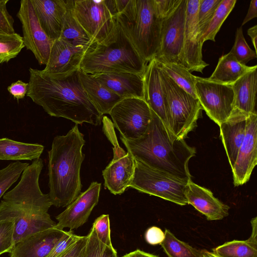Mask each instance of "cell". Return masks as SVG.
<instances>
[{
	"label": "cell",
	"instance_id": "1",
	"mask_svg": "<svg viewBox=\"0 0 257 257\" xmlns=\"http://www.w3.org/2000/svg\"><path fill=\"white\" fill-rule=\"evenodd\" d=\"M79 70L54 75L30 68L27 95L50 116L63 117L77 124L100 125L103 115L89 100Z\"/></svg>",
	"mask_w": 257,
	"mask_h": 257
},
{
	"label": "cell",
	"instance_id": "2",
	"mask_svg": "<svg viewBox=\"0 0 257 257\" xmlns=\"http://www.w3.org/2000/svg\"><path fill=\"white\" fill-rule=\"evenodd\" d=\"M43 162L33 161L23 172L18 184L3 195L0 202V221L14 223V242L48 228L56 223L48 213L52 205L48 194H44L39 186V177Z\"/></svg>",
	"mask_w": 257,
	"mask_h": 257
},
{
	"label": "cell",
	"instance_id": "3",
	"mask_svg": "<svg viewBox=\"0 0 257 257\" xmlns=\"http://www.w3.org/2000/svg\"><path fill=\"white\" fill-rule=\"evenodd\" d=\"M120 138L134 159L181 180L191 181L188 163L195 156V148L176 137L153 111L144 136L134 140Z\"/></svg>",
	"mask_w": 257,
	"mask_h": 257
},
{
	"label": "cell",
	"instance_id": "4",
	"mask_svg": "<svg viewBox=\"0 0 257 257\" xmlns=\"http://www.w3.org/2000/svg\"><path fill=\"white\" fill-rule=\"evenodd\" d=\"M84 135L75 124L66 135L56 136L48 152V196L52 205L65 207L80 194V169L85 158Z\"/></svg>",
	"mask_w": 257,
	"mask_h": 257
},
{
	"label": "cell",
	"instance_id": "5",
	"mask_svg": "<svg viewBox=\"0 0 257 257\" xmlns=\"http://www.w3.org/2000/svg\"><path fill=\"white\" fill-rule=\"evenodd\" d=\"M147 64L117 23L112 36L85 49L79 69L91 75L128 72L143 75Z\"/></svg>",
	"mask_w": 257,
	"mask_h": 257
},
{
	"label": "cell",
	"instance_id": "6",
	"mask_svg": "<svg viewBox=\"0 0 257 257\" xmlns=\"http://www.w3.org/2000/svg\"><path fill=\"white\" fill-rule=\"evenodd\" d=\"M115 20L138 54L148 64L159 51L163 21L156 13L153 0H128Z\"/></svg>",
	"mask_w": 257,
	"mask_h": 257
},
{
	"label": "cell",
	"instance_id": "7",
	"mask_svg": "<svg viewBox=\"0 0 257 257\" xmlns=\"http://www.w3.org/2000/svg\"><path fill=\"white\" fill-rule=\"evenodd\" d=\"M160 69L170 115V131L178 138L184 140L197 126L202 107L197 98L179 86Z\"/></svg>",
	"mask_w": 257,
	"mask_h": 257
},
{
	"label": "cell",
	"instance_id": "8",
	"mask_svg": "<svg viewBox=\"0 0 257 257\" xmlns=\"http://www.w3.org/2000/svg\"><path fill=\"white\" fill-rule=\"evenodd\" d=\"M135 173L130 187L180 205L188 204L186 190L189 182L150 167L135 159Z\"/></svg>",
	"mask_w": 257,
	"mask_h": 257
},
{
	"label": "cell",
	"instance_id": "9",
	"mask_svg": "<svg viewBox=\"0 0 257 257\" xmlns=\"http://www.w3.org/2000/svg\"><path fill=\"white\" fill-rule=\"evenodd\" d=\"M102 121L103 132L113 145V153L112 160L102 171L104 187L113 194H121L130 188L135 173V159L120 147L109 118L104 116Z\"/></svg>",
	"mask_w": 257,
	"mask_h": 257
},
{
	"label": "cell",
	"instance_id": "10",
	"mask_svg": "<svg viewBox=\"0 0 257 257\" xmlns=\"http://www.w3.org/2000/svg\"><path fill=\"white\" fill-rule=\"evenodd\" d=\"M109 114L120 136L134 140L146 133L152 119V110L144 99L128 98L116 103Z\"/></svg>",
	"mask_w": 257,
	"mask_h": 257
},
{
	"label": "cell",
	"instance_id": "11",
	"mask_svg": "<svg viewBox=\"0 0 257 257\" xmlns=\"http://www.w3.org/2000/svg\"><path fill=\"white\" fill-rule=\"evenodd\" d=\"M73 12L77 21L94 42H102L116 31L115 18L104 0H74Z\"/></svg>",
	"mask_w": 257,
	"mask_h": 257
},
{
	"label": "cell",
	"instance_id": "12",
	"mask_svg": "<svg viewBox=\"0 0 257 257\" xmlns=\"http://www.w3.org/2000/svg\"><path fill=\"white\" fill-rule=\"evenodd\" d=\"M195 87L202 108L211 119L219 125L229 117L234 109V92L231 85L197 76Z\"/></svg>",
	"mask_w": 257,
	"mask_h": 257
},
{
	"label": "cell",
	"instance_id": "13",
	"mask_svg": "<svg viewBox=\"0 0 257 257\" xmlns=\"http://www.w3.org/2000/svg\"><path fill=\"white\" fill-rule=\"evenodd\" d=\"M187 0H181L176 9L163 20L156 60L182 64Z\"/></svg>",
	"mask_w": 257,
	"mask_h": 257
},
{
	"label": "cell",
	"instance_id": "14",
	"mask_svg": "<svg viewBox=\"0 0 257 257\" xmlns=\"http://www.w3.org/2000/svg\"><path fill=\"white\" fill-rule=\"evenodd\" d=\"M23 31L25 47L34 55L40 65L48 62L53 42L42 28L31 0H22L17 14Z\"/></svg>",
	"mask_w": 257,
	"mask_h": 257
},
{
	"label": "cell",
	"instance_id": "15",
	"mask_svg": "<svg viewBox=\"0 0 257 257\" xmlns=\"http://www.w3.org/2000/svg\"><path fill=\"white\" fill-rule=\"evenodd\" d=\"M199 2L200 0H187L182 65L189 71L202 73L209 64L202 58L203 43L197 19Z\"/></svg>",
	"mask_w": 257,
	"mask_h": 257
},
{
	"label": "cell",
	"instance_id": "16",
	"mask_svg": "<svg viewBox=\"0 0 257 257\" xmlns=\"http://www.w3.org/2000/svg\"><path fill=\"white\" fill-rule=\"evenodd\" d=\"M101 186L100 183L92 182L87 189L80 193L65 210L56 217L58 223L55 227L72 230L83 225L98 202Z\"/></svg>",
	"mask_w": 257,
	"mask_h": 257
},
{
	"label": "cell",
	"instance_id": "17",
	"mask_svg": "<svg viewBox=\"0 0 257 257\" xmlns=\"http://www.w3.org/2000/svg\"><path fill=\"white\" fill-rule=\"evenodd\" d=\"M257 163V114H250L247 119L244 141L231 169L233 184L238 186L246 183Z\"/></svg>",
	"mask_w": 257,
	"mask_h": 257
},
{
	"label": "cell",
	"instance_id": "18",
	"mask_svg": "<svg viewBox=\"0 0 257 257\" xmlns=\"http://www.w3.org/2000/svg\"><path fill=\"white\" fill-rule=\"evenodd\" d=\"M145 100L170 131V115L163 86L160 69L155 58L147 64L143 74Z\"/></svg>",
	"mask_w": 257,
	"mask_h": 257
},
{
	"label": "cell",
	"instance_id": "19",
	"mask_svg": "<svg viewBox=\"0 0 257 257\" xmlns=\"http://www.w3.org/2000/svg\"><path fill=\"white\" fill-rule=\"evenodd\" d=\"M85 48L61 38L53 42L49 58L43 70L54 75H66L79 70Z\"/></svg>",
	"mask_w": 257,
	"mask_h": 257
},
{
	"label": "cell",
	"instance_id": "20",
	"mask_svg": "<svg viewBox=\"0 0 257 257\" xmlns=\"http://www.w3.org/2000/svg\"><path fill=\"white\" fill-rule=\"evenodd\" d=\"M63 229L48 228L33 233L17 242L10 257H46L65 233Z\"/></svg>",
	"mask_w": 257,
	"mask_h": 257
},
{
	"label": "cell",
	"instance_id": "21",
	"mask_svg": "<svg viewBox=\"0 0 257 257\" xmlns=\"http://www.w3.org/2000/svg\"><path fill=\"white\" fill-rule=\"evenodd\" d=\"M249 115L233 109L229 117L219 125L220 136L231 169L245 136Z\"/></svg>",
	"mask_w": 257,
	"mask_h": 257
},
{
	"label": "cell",
	"instance_id": "22",
	"mask_svg": "<svg viewBox=\"0 0 257 257\" xmlns=\"http://www.w3.org/2000/svg\"><path fill=\"white\" fill-rule=\"evenodd\" d=\"M186 196L188 204L204 215L208 220H221L229 214V207L215 197L209 190L190 181Z\"/></svg>",
	"mask_w": 257,
	"mask_h": 257
},
{
	"label": "cell",
	"instance_id": "23",
	"mask_svg": "<svg viewBox=\"0 0 257 257\" xmlns=\"http://www.w3.org/2000/svg\"><path fill=\"white\" fill-rule=\"evenodd\" d=\"M40 25L54 41L60 38L66 10V0H31Z\"/></svg>",
	"mask_w": 257,
	"mask_h": 257
},
{
	"label": "cell",
	"instance_id": "24",
	"mask_svg": "<svg viewBox=\"0 0 257 257\" xmlns=\"http://www.w3.org/2000/svg\"><path fill=\"white\" fill-rule=\"evenodd\" d=\"M92 75L122 99L138 98L145 100L144 82L142 75L119 72Z\"/></svg>",
	"mask_w": 257,
	"mask_h": 257
},
{
	"label": "cell",
	"instance_id": "25",
	"mask_svg": "<svg viewBox=\"0 0 257 257\" xmlns=\"http://www.w3.org/2000/svg\"><path fill=\"white\" fill-rule=\"evenodd\" d=\"M79 74L89 100L102 115L109 114L113 106L122 99L92 75L84 73L80 69Z\"/></svg>",
	"mask_w": 257,
	"mask_h": 257
},
{
	"label": "cell",
	"instance_id": "26",
	"mask_svg": "<svg viewBox=\"0 0 257 257\" xmlns=\"http://www.w3.org/2000/svg\"><path fill=\"white\" fill-rule=\"evenodd\" d=\"M257 68L248 72L231 85L234 92V109L247 114H255Z\"/></svg>",
	"mask_w": 257,
	"mask_h": 257
},
{
	"label": "cell",
	"instance_id": "27",
	"mask_svg": "<svg viewBox=\"0 0 257 257\" xmlns=\"http://www.w3.org/2000/svg\"><path fill=\"white\" fill-rule=\"evenodd\" d=\"M257 68L240 63L229 52L221 56L212 75L207 79L218 83L231 85L244 74Z\"/></svg>",
	"mask_w": 257,
	"mask_h": 257
},
{
	"label": "cell",
	"instance_id": "28",
	"mask_svg": "<svg viewBox=\"0 0 257 257\" xmlns=\"http://www.w3.org/2000/svg\"><path fill=\"white\" fill-rule=\"evenodd\" d=\"M44 149V146L38 143H26L1 138L0 160H35L40 158Z\"/></svg>",
	"mask_w": 257,
	"mask_h": 257
},
{
	"label": "cell",
	"instance_id": "29",
	"mask_svg": "<svg viewBox=\"0 0 257 257\" xmlns=\"http://www.w3.org/2000/svg\"><path fill=\"white\" fill-rule=\"evenodd\" d=\"M73 6V1L66 0V10L60 38L75 46H82L86 49L94 42L75 18Z\"/></svg>",
	"mask_w": 257,
	"mask_h": 257
},
{
	"label": "cell",
	"instance_id": "30",
	"mask_svg": "<svg viewBox=\"0 0 257 257\" xmlns=\"http://www.w3.org/2000/svg\"><path fill=\"white\" fill-rule=\"evenodd\" d=\"M159 67L188 93L197 98L195 85L197 77L181 64L156 60Z\"/></svg>",
	"mask_w": 257,
	"mask_h": 257
},
{
	"label": "cell",
	"instance_id": "31",
	"mask_svg": "<svg viewBox=\"0 0 257 257\" xmlns=\"http://www.w3.org/2000/svg\"><path fill=\"white\" fill-rule=\"evenodd\" d=\"M212 252L220 257H257V237L227 241L213 248Z\"/></svg>",
	"mask_w": 257,
	"mask_h": 257
},
{
	"label": "cell",
	"instance_id": "32",
	"mask_svg": "<svg viewBox=\"0 0 257 257\" xmlns=\"http://www.w3.org/2000/svg\"><path fill=\"white\" fill-rule=\"evenodd\" d=\"M164 233V239L160 244L168 257H203L202 250L178 239L169 229H166Z\"/></svg>",
	"mask_w": 257,
	"mask_h": 257
},
{
	"label": "cell",
	"instance_id": "33",
	"mask_svg": "<svg viewBox=\"0 0 257 257\" xmlns=\"http://www.w3.org/2000/svg\"><path fill=\"white\" fill-rule=\"evenodd\" d=\"M236 0H222L216 9L209 26L202 38V42L207 40L215 42V37L223 23L233 9Z\"/></svg>",
	"mask_w": 257,
	"mask_h": 257
},
{
	"label": "cell",
	"instance_id": "34",
	"mask_svg": "<svg viewBox=\"0 0 257 257\" xmlns=\"http://www.w3.org/2000/svg\"><path fill=\"white\" fill-rule=\"evenodd\" d=\"M24 47L23 38L18 34H0V63L16 57Z\"/></svg>",
	"mask_w": 257,
	"mask_h": 257
},
{
	"label": "cell",
	"instance_id": "35",
	"mask_svg": "<svg viewBox=\"0 0 257 257\" xmlns=\"http://www.w3.org/2000/svg\"><path fill=\"white\" fill-rule=\"evenodd\" d=\"M29 165V163L20 161L10 163L0 170V199L22 175L24 170Z\"/></svg>",
	"mask_w": 257,
	"mask_h": 257
},
{
	"label": "cell",
	"instance_id": "36",
	"mask_svg": "<svg viewBox=\"0 0 257 257\" xmlns=\"http://www.w3.org/2000/svg\"><path fill=\"white\" fill-rule=\"evenodd\" d=\"M84 257H118L113 247H110L100 242L94 229L91 228L87 235V242Z\"/></svg>",
	"mask_w": 257,
	"mask_h": 257
},
{
	"label": "cell",
	"instance_id": "37",
	"mask_svg": "<svg viewBox=\"0 0 257 257\" xmlns=\"http://www.w3.org/2000/svg\"><path fill=\"white\" fill-rule=\"evenodd\" d=\"M240 63L245 65L257 57L256 53L252 50L243 36L242 27L237 28L234 45L230 51Z\"/></svg>",
	"mask_w": 257,
	"mask_h": 257
},
{
	"label": "cell",
	"instance_id": "38",
	"mask_svg": "<svg viewBox=\"0 0 257 257\" xmlns=\"http://www.w3.org/2000/svg\"><path fill=\"white\" fill-rule=\"evenodd\" d=\"M221 1L200 0L197 13V19L201 35V41Z\"/></svg>",
	"mask_w": 257,
	"mask_h": 257
},
{
	"label": "cell",
	"instance_id": "39",
	"mask_svg": "<svg viewBox=\"0 0 257 257\" xmlns=\"http://www.w3.org/2000/svg\"><path fill=\"white\" fill-rule=\"evenodd\" d=\"M14 223L11 221H0V255L10 253L14 247Z\"/></svg>",
	"mask_w": 257,
	"mask_h": 257
},
{
	"label": "cell",
	"instance_id": "40",
	"mask_svg": "<svg viewBox=\"0 0 257 257\" xmlns=\"http://www.w3.org/2000/svg\"><path fill=\"white\" fill-rule=\"evenodd\" d=\"M92 228L100 242L108 246L113 247L110 238L109 215L102 214L97 217L93 222Z\"/></svg>",
	"mask_w": 257,
	"mask_h": 257
},
{
	"label": "cell",
	"instance_id": "41",
	"mask_svg": "<svg viewBox=\"0 0 257 257\" xmlns=\"http://www.w3.org/2000/svg\"><path fill=\"white\" fill-rule=\"evenodd\" d=\"M80 236L75 234L72 230L65 231L64 234L46 257H59L65 252Z\"/></svg>",
	"mask_w": 257,
	"mask_h": 257
},
{
	"label": "cell",
	"instance_id": "42",
	"mask_svg": "<svg viewBox=\"0 0 257 257\" xmlns=\"http://www.w3.org/2000/svg\"><path fill=\"white\" fill-rule=\"evenodd\" d=\"M9 0H0V34L11 35L15 33L14 20L7 8Z\"/></svg>",
	"mask_w": 257,
	"mask_h": 257
},
{
	"label": "cell",
	"instance_id": "43",
	"mask_svg": "<svg viewBox=\"0 0 257 257\" xmlns=\"http://www.w3.org/2000/svg\"><path fill=\"white\" fill-rule=\"evenodd\" d=\"M181 0H153L157 15L163 20L169 16L178 6Z\"/></svg>",
	"mask_w": 257,
	"mask_h": 257
},
{
	"label": "cell",
	"instance_id": "44",
	"mask_svg": "<svg viewBox=\"0 0 257 257\" xmlns=\"http://www.w3.org/2000/svg\"><path fill=\"white\" fill-rule=\"evenodd\" d=\"M87 235L80 237L59 257H84Z\"/></svg>",
	"mask_w": 257,
	"mask_h": 257
},
{
	"label": "cell",
	"instance_id": "45",
	"mask_svg": "<svg viewBox=\"0 0 257 257\" xmlns=\"http://www.w3.org/2000/svg\"><path fill=\"white\" fill-rule=\"evenodd\" d=\"M165 233L157 226L149 228L146 231L145 238L146 241L151 245L160 244L164 240Z\"/></svg>",
	"mask_w": 257,
	"mask_h": 257
},
{
	"label": "cell",
	"instance_id": "46",
	"mask_svg": "<svg viewBox=\"0 0 257 257\" xmlns=\"http://www.w3.org/2000/svg\"><path fill=\"white\" fill-rule=\"evenodd\" d=\"M9 93L17 100L24 98L28 90V83L19 80L12 83L7 88Z\"/></svg>",
	"mask_w": 257,
	"mask_h": 257
},
{
	"label": "cell",
	"instance_id": "47",
	"mask_svg": "<svg viewBox=\"0 0 257 257\" xmlns=\"http://www.w3.org/2000/svg\"><path fill=\"white\" fill-rule=\"evenodd\" d=\"M257 17V0H252L250 2L247 14L243 20L241 26L251 19Z\"/></svg>",
	"mask_w": 257,
	"mask_h": 257
},
{
	"label": "cell",
	"instance_id": "48",
	"mask_svg": "<svg viewBox=\"0 0 257 257\" xmlns=\"http://www.w3.org/2000/svg\"><path fill=\"white\" fill-rule=\"evenodd\" d=\"M121 257H159L158 255L148 253L140 249H137L124 254Z\"/></svg>",
	"mask_w": 257,
	"mask_h": 257
},
{
	"label": "cell",
	"instance_id": "49",
	"mask_svg": "<svg viewBox=\"0 0 257 257\" xmlns=\"http://www.w3.org/2000/svg\"><path fill=\"white\" fill-rule=\"evenodd\" d=\"M247 34L250 37L254 46L255 52L257 53L256 40H257V25L250 27L247 30Z\"/></svg>",
	"mask_w": 257,
	"mask_h": 257
},
{
	"label": "cell",
	"instance_id": "50",
	"mask_svg": "<svg viewBox=\"0 0 257 257\" xmlns=\"http://www.w3.org/2000/svg\"><path fill=\"white\" fill-rule=\"evenodd\" d=\"M203 257H220L213 253L212 251H209L207 250H202Z\"/></svg>",
	"mask_w": 257,
	"mask_h": 257
}]
</instances>
